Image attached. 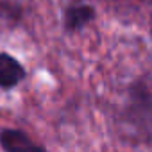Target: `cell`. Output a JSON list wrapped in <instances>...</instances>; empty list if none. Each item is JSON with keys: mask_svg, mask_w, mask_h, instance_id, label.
<instances>
[{"mask_svg": "<svg viewBox=\"0 0 152 152\" xmlns=\"http://www.w3.org/2000/svg\"><path fill=\"white\" fill-rule=\"evenodd\" d=\"M97 16V9L84 2V0H70L68 7L64 9V16H63V27L68 34L79 32L81 29H84L86 25H90Z\"/></svg>", "mask_w": 152, "mask_h": 152, "instance_id": "obj_1", "label": "cell"}, {"mask_svg": "<svg viewBox=\"0 0 152 152\" xmlns=\"http://www.w3.org/2000/svg\"><path fill=\"white\" fill-rule=\"evenodd\" d=\"M0 147L4 152H48L41 143L34 141L25 131L13 127L0 129Z\"/></svg>", "mask_w": 152, "mask_h": 152, "instance_id": "obj_2", "label": "cell"}, {"mask_svg": "<svg viewBox=\"0 0 152 152\" xmlns=\"http://www.w3.org/2000/svg\"><path fill=\"white\" fill-rule=\"evenodd\" d=\"M27 77L25 66L11 54L0 52V90H15Z\"/></svg>", "mask_w": 152, "mask_h": 152, "instance_id": "obj_3", "label": "cell"}, {"mask_svg": "<svg viewBox=\"0 0 152 152\" xmlns=\"http://www.w3.org/2000/svg\"><path fill=\"white\" fill-rule=\"evenodd\" d=\"M0 16L16 23L23 18V9L13 0H0Z\"/></svg>", "mask_w": 152, "mask_h": 152, "instance_id": "obj_4", "label": "cell"}]
</instances>
